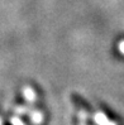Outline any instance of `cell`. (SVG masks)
I'll return each mask as SVG.
<instances>
[{
    "mask_svg": "<svg viewBox=\"0 0 124 125\" xmlns=\"http://www.w3.org/2000/svg\"><path fill=\"white\" fill-rule=\"evenodd\" d=\"M31 120L33 124H41L43 121V114L39 111H33L31 114Z\"/></svg>",
    "mask_w": 124,
    "mask_h": 125,
    "instance_id": "obj_2",
    "label": "cell"
},
{
    "mask_svg": "<svg viewBox=\"0 0 124 125\" xmlns=\"http://www.w3.org/2000/svg\"><path fill=\"white\" fill-rule=\"evenodd\" d=\"M94 120L98 125H116L114 121H109L108 117L103 113H96L95 116H94Z\"/></svg>",
    "mask_w": 124,
    "mask_h": 125,
    "instance_id": "obj_1",
    "label": "cell"
},
{
    "mask_svg": "<svg viewBox=\"0 0 124 125\" xmlns=\"http://www.w3.org/2000/svg\"><path fill=\"white\" fill-rule=\"evenodd\" d=\"M82 125H85V124H82Z\"/></svg>",
    "mask_w": 124,
    "mask_h": 125,
    "instance_id": "obj_7",
    "label": "cell"
},
{
    "mask_svg": "<svg viewBox=\"0 0 124 125\" xmlns=\"http://www.w3.org/2000/svg\"><path fill=\"white\" fill-rule=\"evenodd\" d=\"M0 125H1V120H0Z\"/></svg>",
    "mask_w": 124,
    "mask_h": 125,
    "instance_id": "obj_6",
    "label": "cell"
},
{
    "mask_svg": "<svg viewBox=\"0 0 124 125\" xmlns=\"http://www.w3.org/2000/svg\"><path fill=\"white\" fill-rule=\"evenodd\" d=\"M24 95H25V99L28 100V101H34L35 100V94L33 92V90H31V89H25L24 90Z\"/></svg>",
    "mask_w": 124,
    "mask_h": 125,
    "instance_id": "obj_3",
    "label": "cell"
},
{
    "mask_svg": "<svg viewBox=\"0 0 124 125\" xmlns=\"http://www.w3.org/2000/svg\"><path fill=\"white\" fill-rule=\"evenodd\" d=\"M11 124L13 125H24L23 121H20L18 117H13V119H11Z\"/></svg>",
    "mask_w": 124,
    "mask_h": 125,
    "instance_id": "obj_5",
    "label": "cell"
},
{
    "mask_svg": "<svg viewBox=\"0 0 124 125\" xmlns=\"http://www.w3.org/2000/svg\"><path fill=\"white\" fill-rule=\"evenodd\" d=\"M79 115H80L79 117H80V119H81L82 121H85V120L87 119V117H89V116H87V113H86V111H84V110H81V111H80V114H79Z\"/></svg>",
    "mask_w": 124,
    "mask_h": 125,
    "instance_id": "obj_4",
    "label": "cell"
}]
</instances>
